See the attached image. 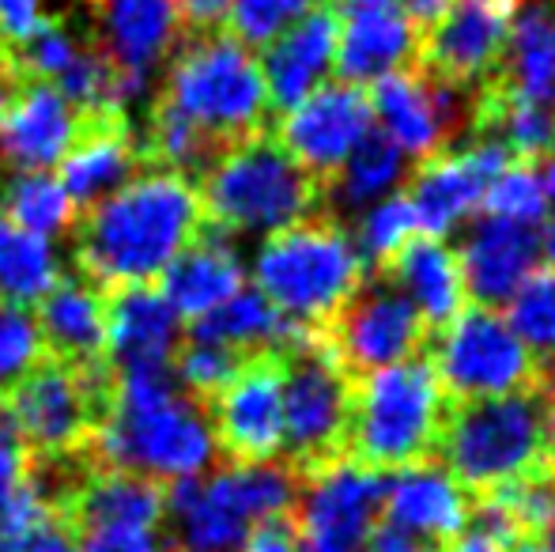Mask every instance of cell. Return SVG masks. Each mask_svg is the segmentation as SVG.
<instances>
[{"instance_id":"1","label":"cell","mask_w":555,"mask_h":552,"mask_svg":"<svg viewBox=\"0 0 555 552\" xmlns=\"http://www.w3.org/2000/svg\"><path fill=\"white\" fill-rule=\"evenodd\" d=\"M205 223L208 216L193 178L178 170H140L76 213L68 228L76 277L103 295L132 284H159L163 269L197 243Z\"/></svg>"},{"instance_id":"2","label":"cell","mask_w":555,"mask_h":552,"mask_svg":"<svg viewBox=\"0 0 555 552\" xmlns=\"http://www.w3.org/2000/svg\"><path fill=\"white\" fill-rule=\"evenodd\" d=\"M468 500L541 473L552 465L548 406L544 390H518L503 398L450 401L439 432V458Z\"/></svg>"},{"instance_id":"3","label":"cell","mask_w":555,"mask_h":552,"mask_svg":"<svg viewBox=\"0 0 555 552\" xmlns=\"http://www.w3.org/2000/svg\"><path fill=\"white\" fill-rule=\"evenodd\" d=\"M446 390L424 360H401L356 378L348 416V462L386 473L439 458Z\"/></svg>"},{"instance_id":"4","label":"cell","mask_w":555,"mask_h":552,"mask_svg":"<svg viewBox=\"0 0 555 552\" xmlns=\"http://www.w3.org/2000/svg\"><path fill=\"white\" fill-rule=\"evenodd\" d=\"M155 103L182 114L223 147L264 133L272 118L261 61L227 30L178 42Z\"/></svg>"},{"instance_id":"5","label":"cell","mask_w":555,"mask_h":552,"mask_svg":"<svg viewBox=\"0 0 555 552\" xmlns=\"http://www.w3.org/2000/svg\"><path fill=\"white\" fill-rule=\"evenodd\" d=\"M208 223L227 235L242 231H280L318 216L325 208V185L299 167L272 133L246 137L231 144L197 178Z\"/></svg>"},{"instance_id":"6","label":"cell","mask_w":555,"mask_h":552,"mask_svg":"<svg viewBox=\"0 0 555 552\" xmlns=\"http://www.w3.org/2000/svg\"><path fill=\"white\" fill-rule=\"evenodd\" d=\"M284 450L295 480H314L348 462V416L356 378L336 360L322 325H299L284 348Z\"/></svg>"},{"instance_id":"7","label":"cell","mask_w":555,"mask_h":552,"mask_svg":"<svg viewBox=\"0 0 555 552\" xmlns=\"http://www.w3.org/2000/svg\"><path fill=\"white\" fill-rule=\"evenodd\" d=\"M257 292L307 325H330L363 284V258L333 213H318L264 239L254 261Z\"/></svg>"},{"instance_id":"8","label":"cell","mask_w":555,"mask_h":552,"mask_svg":"<svg viewBox=\"0 0 555 552\" xmlns=\"http://www.w3.org/2000/svg\"><path fill=\"white\" fill-rule=\"evenodd\" d=\"M117 371L73 368L53 356H38L12 386L0 390V406L8 409L27 454L65 458L91 454L99 432L114 416Z\"/></svg>"},{"instance_id":"9","label":"cell","mask_w":555,"mask_h":552,"mask_svg":"<svg viewBox=\"0 0 555 552\" xmlns=\"http://www.w3.org/2000/svg\"><path fill=\"white\" fill-rule=\"evenodd\" d=\"M427 363L450 401L503 398L544 383V363L488 307L461 310L442 333H435V341H427Z\"/></svg>"},{"instance_id":"10","label":"cell","mask_w":555,"mask_h":552,"mask_svg":"<svg viewBox=\"0 0 555 552\" xmlns=\"http://www.w3.org/2000/svg\"><path fill=\"white\" fill-rule=\"evenodd\" d=\"M212 447L227 465H264L284 442V352L246 356L238 375L205 406Z\"/></svg>"},{"instance_id":"11","label":"cell","mask_w":555,"mask_h":552,"mask_svg":"<svg viewBox=\"0 0 555 552\" xmlns=\"http://www.w3.org/2000/svg\"><path fill=\"white\" fill-rule=\"evenodd\" d=\"M322 330L330 337L336 360L344 363V371L351 378L374 375L382 368L412 360V352H420L427 345L424 318L378 273L363 277L356 295L336 310V318Z\"/></svg>"},{"instance_id":"12","label":"cell","mask_w":555,"mask_h":552,"mask_svg":"<svg viewBox=\"0 0 555 552\" xmlns=\"http://www.w3.org/2000/svg\"><path fill=\"white\" fill-rule=\"evenodd\" d=\"M371 95L356 84H325L314 88L299 106L280 114L269 129L272 140L318 182H330L348 163L356 144L371 133Z\"/></svg>"},{"instance_id":"13","label":"cell","mask_w":555,"mask_h":552,"mask_svg":"<svg viewBox=\"0 0 555 552\" xmlns=\"http://www.w3.org/2000/svg\"><path fill=\"white\" fill-rule=\"evenodd\" d=\"M511 163L514 155L503 140H473L461 152L442 147L420 159L409 193H404L416 216V231H424L427 239H446L480 205L491 178L503 175Z\"/></svg>"},{"instance_id":"14","label":"cell","mask_w":555,"mask_h":552,"mask_svg":"<svg viewBox=\"0 0 555 552\" xmlns=\"http://www.w3.org/2000/svg\"><path fill=\"white\" fill-rule=\"evenodd\" d=\"M511 15L495 0H450L442 20L420 38L416 68L457 88H480L503 65Z\"/></svg>"},{"instance_id":"15","label":"cell","mask_w":555,"mask_h":552,"mask_svg":"<svg viewBox=\"0 0 555 552\" xmlns=\"http://www.w3.org/2000/svg\"><path fill=\"white\" fill-rule=\"evenodd\" d=\"M57 167L61 190L68 193L76 213L103 201L106 193H114L117 185L129 182L137 170H144L140 167V144L129 111L125 106L83 111L80 121H76L73 144L61 155Z\"/></svg>"},{"instance_id":"16","label":"cell","mask_w":555,"mask_h":552,"mask_svg":"<svg viewBox=\"0 0 555 552\" xmlns=\"http://www.w3.org/2000/svg\"><path fill=\"white\" fill-rule=\"evenodd\" d=\"M80 114L73 111L57 84L46 80H20L0 99V159L27 170H46L61 163L76 137Z\"/></svg>"},{"instance_id":"17","label":"cell","mask_w":555,"mask_h":552,"mask_svg":"<svg viewBox=\"0 0 555 552\" xmlns=\"http://www.w3.org/2000/svg\"><path fill=\"white\" fill-rule=\"evenodd\" d=\"M344 30L336 38V76L340 84H374L378 76L416 65L420 35L397 0H340Z\"/></svg>"},{"instance_id":"18","label":"cell","mask_w":555,"mask_h":552,"mask_svg":"<svg viewBox=\"0 0 555 552\" xmlns=\"http://www.w3.org/2000/svg\"><path fill=\"white\" fill-rule=\"evenodd\" d=\"M386 485L389 480L382 473L340 462L336 470L310 480V496L295 511L299 534L310 541H325V545L359 552L374 526V515L382 511Z\"/></svg>"},{"instance_id":"19","label":"cell","mask_w":555,"mask_h":552,"mask_svg":"<svg viewBox=\"0 0 555 552\" xmlns=\"http://www.w3.org/2000/svg\"><path fill=\"white\" fill-rule=\"evenodd\" d=\"M35 333L42 356L73 368H103L111 363V333H106V299L80 277H57V284L35 303Z\"/></svg>"},{"instance_id":"20","label":"cell","mask_w":555,"mask_h":552,"mask_svg":"<svg viewBox=\"0 0 555 552\" xmlns=\"http://www.w3.org/2000/svg\"><path fill=\"white\" fill-rule=\"evenodd\" d=\"M336 38H340V12L333 4H318L276 42L264 46L261 76L272 114H287L325 80L336 57Z\"/></svg>"},{"instance_id":"21","label":"cell","mask_w":555,"mask_h":552,"mask_svg":"<svg viewBox=\"0 0 555 552\" xmlns=\"http://www.w3.org/2000/svg\"><path fill=\"white\" fill-rule=\"evenodd\" d=\"M537 251H541V235L526 223L495 220V216L476 220L457 258L465 295L488 310L511 303L521 280L533 273Z\"/></svg>"},{"instance_id":"22","label":"cell","mask_w":555,"mask_h":552,"mask_svg":"<svg viewBox=\"0 0 555 552\" xmlns=\"http://www.w3.org/2000/svg\"><path fill=\"white\" fill-rule=\"evenodd\" d=\"M106 333H111V363L125 371L170 368L178 348V314L155 284H132L103 295Z\"/></svg>"},{"instance_id":"23","label":"cell","mask_w":555,"mask_h":552,"mask_svg":"<svg viewBox=\"0 0 555 552\" xmlns=\"http://www.w3.org/2000/svg\"><path fill=\"white\" fill-rule=\"evenodd\" d=\"M95 42L117 68L147 80L182 42V15L175 0H99Z\"/></svg>"},{"instance_id":"24","label":"cell","mask_w":555,"mask_h":552,"mask_svg":"<svg viewBox=\"0 0 555 552\" xmlns=\"http://www.w3.org/2000/svg\"><path fill=\"white\" fill-rule=\"evenodd\" d=\"M382 508H386V523L404 526L409 534H420L439 549L465 534V523L473 518V500L439 462L397 473L386 485Z\"/></svg>"},{"instance_id":"25","label":"cell","mask_w":555,"mask_h":552,"mask_svg":"<svg viewBox=\"0 0 555 552\" xmlns=\"http://www.w3.org/2000/svg\"><path fill=\"white\" fill-rule=\"evenodd\" d=\"M404 299L424 318L427 337L442 333L465 310V284H461L457 254L442 239H409L386 266L378 269Z\"/></svg>"},{"instance_id":"26","label":"cell","mask_w":555,"mask_h":552,"mask_svg":"<svg viewBox=\"0 0 555 552\" xmlns=\"http://www.w3.org/2000/svg\"><path fill=\"white\" fill-rule=\"evenodd\" d=\"M163 299L170 303L178 318H201L216 310L231 295L242 292V266L231 251V235L220 231L216 223H205L201 239L185 246L167 269H163L159 284Z\"/></svg>"},{"instance_id":"27","label":"cell","mask_w":555,"mask_h":552,"mask_svg":"<svg viewBox=\"0 0 555 552\" xmlns=\"http://www.w3.org/2000/svg\"><path fill=\"white\" fill-rule=\"evenodd\" d=\"M302 322L280 314L261 292H246L231 295L227 303H220L208 314L193 318L190 322V341L201 345H223L234 352H264V348H284L287 341L299 333Z\"/></svg>"},{"instance_id":"28","label":"cell","mask_w":555,"mask_h":552,"mask_svg":"<svg viewBox=\"0 0 555 552\" xmlns=\"http://www.w3.org/2000/svg\"><path fill=\"white\" fill-rule=\"evenodd\" d=\"M401 170H404V152L382 129L371 126V133L359 140L356 152L348 155V163L336 170V178L325 182V205L336 201V208L356 213V208L386 197L397 178H401Z\"/></svg>"},{"instance_id":"29","label":"cell","mask_w":555,"mask_h":552,"mask_svg":"<svg viewBox=\"0 0 555 552\" xmlns=\"http://www.w3.org/2000/svg\"><path fill=\"white\" fill-rule=\"evenodd\" d=\"M57 277L61 269L53 261V251L46 246V239L15 228L0 213V303L35 307L57 284Z\"/></svg>"},{"instance_id":"30","label":"cell","mask_w":555,"mask_h":552,"mask_svg":"<svg viewBox=\"0 0 555 552\" xmlns=\"http://www.w3.org/2000/svg\"><path fill=\"white\" fill-rule=\"evenodd\" d=\"M0 213L15 228L30 231L38 239L68 235V228L76 220V205L61 190L57 178H50L46 170H27V175L8 178L4 197H0Z\"/></svg>"},{"instance_id":"31","label":"cell","mask_w":555,"mask_h":552,"mask_svg":"<svg viewBox=\"0 0 555 552\" xmlns=\"http://www.w3.org/2000/svg\"><path fill=\"white\" fill-rule=\"evenodd\" d=\"M518 341L537 356V360H555V269H537L521 280V287L506 303Z\"/></svg>"},{"instance_id":"32","label":"cell","mask_w":555,"mask_h":552,"mask_svg":"<svg viewBox=\"0 0 555 552\" xmlns=\"http://www.w3.org/2000/svg\"><path fill=\"white\" fill-rule=\"evenodd\" d=\"M310 8H318V0H231L223 30L246 50H264L287 27H295Z\"/></svg>"},{"instance_id":"33","label":"cell","mask_w":555,"mask_h":552,"mask_svg":"<svg viewBox=\"0 0 555 552\" xmlns=\"http://www.w3.org/2000/svg\"><path fill=\"white\" fill-rule=\"evenodd\" d=\"M483 208L495 220H511V223H526V228H537L548 213V197H544V185L537 167L529 163H511L503 175H495L483 190Z\"/></svg>"},{"instance_id":"34","label":"cell","mask_w":555,"mask_h":552,"mask_svg":"<svg viewBox=\"0 0 555 552\" xmlns=\"http://www.w3.org/2000/svg\"><path fill=\"white\" fill-rule=\"evenodd\" d=\"M412 231H416V216H412V205L404 193L378 201V205L359 220V246H363L366 266L378 273V269L409 243Z\"/></svg>"},{"instance_id":"35","label":"cell","mask_w":555,"mask_h":552,"mask_svg":"<svg viewBox=\"0 0 555 552\" xmlns=\"http://www.w3.org/2000/svg\"><path fill=\"white\" fill-rule=\"evenodd\" d=\"M38 356H42V345H38L30 307L0 303V390L12 386Z\"/></svg>"},{"instance_id":"36","label":"cell","mask_w":555,"mask_h":552,"mask_svg":"<svg viewBox=\"0 0 555 552\" xmlns=\"http://www.w3.org/2000/svg\"><path fill=\"white\" fill-rule=\"evenodd\" d=\"M0 552H80V534L61 515L46 511L23 530L0 534Z\"/></svg>"},{"instance_id":"37","label":"cell","mask_w":555,"mask_h":552,"mask_svg":"<svg viewBox=\"0 0 555 552\" xmlns=\"http://www.w3.org/2000/svg\"><path fill=\"white\" fill-rule=\"evenodd\" d=\"M299 518L292 511V515H272L264 523L249 526L238 552H299Z\"/></svg>"},{"instance_id":"38","label":"cell","mask_w":555,"mask_h":552,"mask_svg":"<svg viewBox=\"0 0 555 552\" xmlns=\"http://www.w3.org/2000/svg\"><path fill=\"white\" fill-rule=\"evenodd\" d=\"M80 552H155V534L132 526H99L80 538Z\"/></svg>"},{"instance_id":"39","label":"cell","mask_w":555,"mask_h":552,"mask_svg":"<svg viewBox=\"0 0 555 552\" xmlns=\"http://www.w3.org/2000/svg\"><path fill=\"white\" fill-rule=\"evenodd\" d=\"M175 4L190 35H212V30H223L231 0H175Z\"/></svg>"},{"instance_id":"40","label":"cell","mask_w":555,"mask_h":552,"mask_svg":"<svg viewBox=\"0 0 555 552\" xmlns=\"http://www.w3.org/2000/svg\"><path fill=\"white\" fill-rule=\"evenodd\" d=\"M363 549L366 552H439V545H431V541H424L420 534H409L404 526H393V523L371 526Z\"/></svg>"},{"instance_id":"41","label":"cell","mask_w":555,"mask_h":552,"mask_svg":"<svg viewBox=\"0 0 555 552\" xmlns=\"http://www.w3.org/2000/svg\"><path fill=\"white\" fill-rule=\"evenodd\" d=\"M38 0H0V42H20L38 27Z\"/></svg>"},{"instance_id":"42","label":"cell","mask_w":555,"mask_h":552,"mask_svg":"<svg viewBox=\"0 0 555 552\" xmlns=\"http://www.w3.org/2000/svg\"><path fill=\"white\" fill-rule=\"evenodd\" d=\"M439 552H511L503 541H495L491 534L483 530H468V534H457L453 541H446Z\"/></svg>"},{"instance_id":"43","label":"cell","mask_w":555,"mask_h":552,"mask_svg":"<svg viewBox=\"0 0 555 552\" xmlns=\"http://www.w3.org/2000/svg\"><path fill=\"white\" fill-rule=\"evenodd\" d=\"M20 458H27V447H23V439H20V432H15L8 409L0 406V462H20Z\"/></svg>"},{"instance_id":"44","label":"cell","mask_w":555,"mask_h":552,"mask_svg":"<svg viewBox=\"0 0 555 552\" xmlns=\"http://www.w3.org/2000/svg\"><path fill=\"white\" fill-rule=\"evenodd\" d=\"M544 406H548V439H552V465H555V360H548V368H544Z\"/></svg>"},{"instance_id":"45","label":"cell","mask_w":555,"mask_h":552,"mask_svg":"<svg viewBox=\"0 0 555 552\" xmlns=\"http://www.w3.org/2000/svg\"><path fill=\"white\" fill-rule=\"evenodd\" d=\"M541 185H544V197L555 201V147L548 155H544V178H541Z\"/></svg>"},{"instance_id":"46","label":"cell","mask_w":555,"mask_h":552,"mask_svg":"<svg viewBox=\"0 0 555 552\" xmlns=\"http://www.w3.org/2000/svg\"><path fill=\"white\" fill-rule=\"evenodd\" d=\"M541 251L548 254V261H552V269H555V220L544 228V235H541Z\"/></svg>"},{"instance_id":"47","label":"cell","mask_w":555,"mask_h":552,"mask_svg":"<svg viewBox=\"0 0 555 552\" xmlns=\"http://www.w3.org/2000/svg\"><path fill=\"white\" fill-rule=\"evenodd\" d=\"M299 552H351V549L325 545V541H310V538H302V541H299Z\"/></svg>"},{"instance_id":"48","label":"cell","mask_w":555,"mask_h":552,"mask_svg":"<svg viewBox=\"0 0 555 552\" xmlns=\"http://www.w3.org/2000/svg\"><path fill=\"white\" fill-rule=\"evenodd\" d=\"M511 552H544V545H541V541H518Z\"/></svg>"},{"instance_id":"49","label":"cell","mask_w":555,"mask_h":552,"mask_svg":"<svg viewBox=\"0 0 555 552\" xmlns=\"http://www.w3.org/2000/svg\"><path fill=\"white\" fill-rule=\"evenodd\" d=\"M91 4H99V0H91Z\"/></svg>"},{"instance_id":"50","label":"cell","mask_w":555,"mask_h":552,"mask_svg":"<svg viewBox=\"0 0 555 552\" xmlns=\"http://www.w3.org/2000/svg\"><path fill=\"white\" fill-rule=\"evenodd\" d=\"M333 4H336V0H333Z\"/></svg>"}]
</instances>
